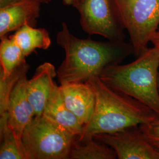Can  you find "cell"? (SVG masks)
Here are the masks:
<instances>
[{"instance_id":"obj_1","label":"cell","mask_w":159,"mask_h":159,"mask_svg":"<svg viewBox=\"0 0 159 159\" xmlns=\"http://www.w3.org/2000/svg\"><path fill=\"white\" fill-rule=\"evenodd\" d=\"M56 40L65 51V58L57 70L60 85L85 83L133 53L131 44L125 41H97L90 38H78L71 33L65 22L61 23Z\"/></svg>"},{"instance_id":"obj_2","label":"cell","mask_w":159,"mask_h":159,"mask_svg":"<svg viewBox=\"0 0 159 159\" xmlns=\"http://www.w3.org/2000/svg\"><path fill=\"white\" fill-rule=\"evenodd\" d=\"M85 83L94 92L96 103L90 121L77 136L80 140L143 125L159 116L142 102L109 87L99 76L92 77Z\"/></svg>"},{"instance_id":"obj_3","label":"cell","mask_w":159,"mask_h":159,"mask_svg":"<svg viewBox=\"0 0 159 159\" xmlns=\"http://www.w3.org/2000/svg\"><path fill=\"white\" fill-rule=\"evenodd\" d=\"M159 52L148 48L134 61L106 68L99 77L114 90L143 103L159 116Z\"/></svg>"},{"instance_id":"obj_4","label":"cell","mask_w":159,"mask_h":159,"mask_svg":"<svg viewBox=\"0 0 159 159\" xmlns=\"http://www.w3.org/2000/svg\"><path fill=\"white\" fill-rule=\"evenodd\" d=\"M76 137L42 114L26 127L21 144L26 159H67Z\"/></svg>"},{"instance_id":"obj_5","label":"cell","mask_w":159,"mask_h":159,"mask_svg":"<svg viewBox=\"0 0 159 159\" xmlns=\"http://www.w3.org/2000/svg\"><path fill=\"white\" fill-rule=\"evenodd\" d=\"M121 22L130 37L136 57L148 48L159 29V0H113Z\"/></svg>"},{"instance_id":"obj_6","label":"cell","mask_w":159,"mask_h":159,"mask_svg":"<svg viewBox=\"0 0 159 159\" xmlns=\"http://www.w3.org/2000/svg\"><path fill=\"white\" fill-rule=\"evenodd\" d=\"M76 9L81 27L86 33L99 35L110 41H125V29L113 0H83Z\"/></svg>"},{"instance_id":"obj_7","label":"cell","mask_w":159,"mask_h":159,"mask_svg":"<svg viewBox=\"0 0 159 159\" xmlns=\"http://www.w3.org/2000/svg\"><path fill=\"white\" fill-rule=\"evenodd\" d=\"M93 138L112 148L119 159H159V152L144 137L139 125L111 133L95 134Z\"/></svg>"},{"instance_id":"obj_8","label":"cell","mask_w":159,"mask_h":159,"mask_svg":"<svg viewBox=\"0 0 159 159\" xmlns=\"http://www.w3.org/2000/svg\"><path fill=\"white\" fill-rule=\"evenodd\" d=\"M41 4L39 0H20L0 7V39L25 24L35 27L40 17Z\"/></svg>"},{"instance_id":"obj_9","label":"cell","mask_w":159,"mask_h":159,"mask_svg":"<svg viewBox=\"0 0 159 159\" xmlns=\"http://www.w3.org/2000/svg\"><path fill=\"white\" fill-rule=\"evenodd\" d=\"M27 81L25 75L17 83L12 92L6 112L9 124L21 143L23 131L35 116L27 95Z\"/></svg>"},{"instance_id":"obj_10","label":"cell","mask_w":159,"mask_h":159,"mask_svg":"<svg viewBox=\"0 0 159 159\" xmlns=\"http://www.w3.org/2000/svg\"><path fill=\"white\" fill-rule=\"evenodd\" d=\"M63 100L67 108L84 125L93 115L96 98L91 87L86 83H71L59 86Z\"/></svg>"},{"instance_id":"obj_11","label":"cell","mask_w":159,"mask_h":159,"mask_svg":"<svg viewBox=\"0 0 159 159\" xmlns=\"http://www.w3.org/2000/svg\"><path fill=\"white\" fill-rule=\"evenodd\" d=\"M56 76L57 70L54 66L46 62L36 68L33 77L28 80L27 95L34 108L35 116L43 113L51 93L57 85L54 81Z\"/></svg>"},{"instance_id":"obj_12","label":"cell","mask_w":159,"mask_h":159,"mask_svg":"<svg viewBox=\"0 0 159 159\" xmlns=\"http://www.w3.org/2000/svg\"><path fill=\"white\" fill-rule=\"evenodd\" d=\"M43 114L75 136H79L83 133L84 125L67 108L57 85L51 93Z\"/></svg>"},{"instance_id":"obj_13","label":"cell","mask_w":159,"mask_h":159,"mask_svg":"<svg viewBox=\"0 0 159 159\" xmlns=\"http://www.w3.org/2000/svg\"><path fill=\"white\" fill-rule=\"evenodd\" d=\"M25 57H28L36 49L47 50L51 46V40L45 29H36L25 24L12 35Z\"/></svg>"},{"instance_id":"obj_14","label":"cell","mask_w":159,"mask_h":159,"mask_svg":"<svg viewBox=\"0 0 159 159\" xmlns=\"http://www.w3.org/2000/svg\"><path fill=\"white\" fill-rule=\"evenodd\" d=\"M116 154L111 148L103 143L98 142L93 137L80 140H74L69 159H114Z\"/></svg>"},{"instance_id":"obj_15","label":"cell","mask_w":159,"mask_h":159,"mask_svg":"<svg viewBox=\"0 0 159 159\" xmlns=\"http://www.w3.org/2000/svg\"><path fill=\"white\" fill-rule=\"evenodd\" d=\"M26 57L12 36L1 39L0 43V74L9 76L18 67L27 63Z\"/></svg>"},{"instance_id":"obj_16","label":"cell","mask_w":159,"mask_h":159,"mask_svg":"<svg viewBox=\"0 0 159 159\" xmlns=\"http://www.w3.org/2000/svg\"><path fill=\"white\" fill-rule=\"evenodd\" d=\"M0 159H26L20 142L12 130L7 114L0 115Z\"/></svg>"},{"instance_id":"obj_17","label":"cell","mask_w":159,"mask_h":159,"mask_svg":"<svg viewBox=\"0 0 159 159\" xmlns=\"http://www.w3.org/2000/svg\"><path fill=\"white\" fill-rule=\"evenodd\" d=\"M30 66L27 63L20 66L11 75L4 77L0 74V115L6 113L12 92L19 80L28 73Z\"/></svg>"},{"instance_id":"obj_18","label":"cell","mask_w":159,"mask_h":159,"mask_svg":"<svg viewBox=\"0 0 159 159\" xmlns=\"http://www.w3.org/2000/svg\"><path fill=\"white\" fill-rule=\"evenodd\" d=\"M144 137L159 152V116L147 123L139 125Z\"/></svg>"},{"instance_id":"obj_19","label":"cell","mask_w":159,"mask_h":159,"mask_svg":"<svg viewBox=\"0 0 159 159\" xmlns=\"http://www.w3.org/2000/svg\"><path fill=\"white\" fill-rule=\"evenodd\" d=\"M150 42L152 43L153 47L157 49L159 52V29L152 36Z\"/></svg>"},{"instance_id":"obj_20","label":"cell","mask_w":159,"mask_h":159,"mask_svg":"<svg viewBox=\"0 0 159 159\" xmlns=\"http://www.w3.org/2000/svg\"><path fill=\"white\" fill-rule=\"evenodd\" d=\"M83 0H63V4L65 6H71L77 8L81 3Z\"/></svg>"},{"instance_id":"obj_21","label":"cell","mask_w":159,"mask_h":159,"mask_svg":"<svg viewBox=\"0 0 159 159\" xmlns=\"http://www.w3.org/2000/svg\"><path fill=\"white\" fill-rule=\"evenodd\" d=\"M20 0H0V7L10 4Z\"/></svg>"},{"instance_id":"obj_22","label":"cell","mask_w":159,"mask_h":159,"mask_svg":"<svg viewBox=\"0 0 159 159\" xmlns=\"http://www.w3.org/2000/svg\"><path fill=\"white\" fill-rule=\"evenodd\" d=\"M41 4H48L53 0H39Z\"/></svg>"},{"instance_id":"obj_23","label":"cell","mask_w":159,"mask_h":159,"mask_svg":"<svg viewBox=\"0 0 159 159\" xmlns=\"http://www.w3.org/2000/svg\"><path fill=\"white\" fill-rule=\"evenodd\" d=\"M158 88H159V79H158Z\"/></svg>"}]
</instances>
